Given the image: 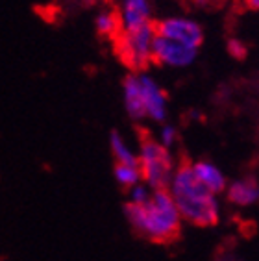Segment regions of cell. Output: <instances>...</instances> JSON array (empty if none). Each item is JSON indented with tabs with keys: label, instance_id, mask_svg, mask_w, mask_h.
Returning <instances> with one entry per match:
<instances>
[{
	"label": "cell",
	"instance_id": "6",
	"mask_svg": "<svg viewBox=\"0 0 259 261\" xmlns=\"http://www.w3.org/2000/svg\"><path fill=\"white\" fill-rule=\"evenodd\" d=\"M196 56V48L187 45H182L178 41H170L154 35L152 41V63L156 65H170V67H184L189 65Z\"/></svg>",
	"mask_w": 259,
	"mask_h": 261
},
{
	"label": "cell",
	"instance_id": "9",
	"mask_svg": "<svg viewBox=\"0 0 259 261\" xmlns=\"http://www.w3.org/2000/svg\"><path fill=\"white\" fill-rule=\"evenodd\" d=\"M122 96H124V108L130 119L141 121L146 117L145 102H143V93L139 86V76L137 72H130L122 82Z\"/></svg>",
	"mask_w": 259,
	"mask_h": 261
},
{
	"label": "cell",
	"instance_id": "8",
	"mask_svg": "<svg viewBox=\"0 0 259 261\" xmlns=\"http://www.w3.org/2000/svg\"><path fill=\"white\" fill-rule=\"evenodd\" d=\"M115 10L120 19V32L137 30L152 20L148 0H119Z\"/></svg>",
	"mask_w": 259,
	"mask_h": 261
},
{
	"label": "cell",
	"instance_id": "10",
	"mask_svg": "<svg viewBox=\"0 0 259 261\" xmlns=\"http://www.w3.org/2000/svg\"><path fill=\"white\" fill-rule=\"evenodd\" d=\"M259 198V186L254 178H246L243 181H235L229 186L228 200L237 206H248Z\"/></svg>",
	"mask_w": 259,
	"mask_h": 261
},
{
	"label": "cell",
	"instance_id": "1",
	"mask_svg": "<svg viewBox=\"0 0 259 261\" xmlns=\"http://www.w3.org/2000/svg\"><path fill=\"white\" fill-rule=\"evenodd\" d=\"M124 213L135 233L158 245H170L182 236V217L169 189H152L145 204L128 202Z\"/></svg>",
	"mask_w": 259,
	"mask_h": 261
},
{
	"label": "cell",
	"instance_id": "18",
	"mask_svg": "<svg viewBox=\"0 0 259 261\" xmlns=\"http://www.w3.org/2000/svg\"><path fill=\"white\" fill-rule=\"evenodd\" d=\"M244 4L250 11H259V0H244Z\"/></svg>",
	"mask_w": 259,
	"mask_h": 261
},
{
	"label": "cell",
	"instance_id": "13",
	"mask_svg": "<svg viewBox=\"0 0 259 261\" xmlns=\"http://www.w3.org/2000/svg\"><path fill=\"white\" fill-rule=\"evenodd\" d=\"M110 146L111 154L115 158V163H124V165H137V156H135L124 137L120 136L119 132L113 130L110 134Z\"/></svg>",
	"mask_w": 259,
	"mask_h": 261
},
{
	"label": "cell",
	"instance_id": "14",
	"mask_svg": "<svg viewBox=\"0 0 259 261\" xmlns=\"http://www.w3.org/2000/svg\"><path fill=\"white\" fill-rule=\"evenodd\" d=\"M115 180L124 191H130L134 186H137L141 181V172L139 165H124V163H115L113 167Z\"/></svg>",
	"mask_w": 259,
	"mask_h": 261
},
{
	"label": "cell",
	"instance_id": "5",
	"mask_svg": "<svg viewBox=\"0 0 259 261\" xmlns=\"http://www.w3.org/2000/svg\"><path fill=\"white\" fill-rule=\"evenodd\" d=\"M154 34L165 37L170 41H178L182 45L198 48L204 43V34L200 30V26L193 20L187 19H163V20H152Z\"/></svg>",
	"mask_w": 259,
	"mask_h": 261
},
{
	"label": "cell",
	"instance_id": "4",
	"mask_svg": "<svg viewBox=\"0 0 259 261\" xmlns=\"http://www.w3.org/2000/svg\"><path fill=\"white\" fill-rule=\"evenodd\" d=\"M152 20L137 30L120 32L113 39L115 52L130 72H146L152 63V41H154Z\"/></svg>",
	"mask_w": 259,
	"mask_h": 261
},
{
	"label": "cell",
	"instance_id": "11",
	"mask_svg": "<svg viewBox=\"0 0 259 261\" xmlns=\"http://www.w3.org/2000/svg\"><path fill=\"white\" fill-rule=\"evenodd\" d=\"M193 169H194V172H196V176H198V180L202 181V184H204V186L208 187L213 195L224 191V186H226L224 176L220 174L213 165L200 161V163L193 165Z\"/></svg>",
	"mask_w": 259,
	"mask_h": 261
},
{
	"label": "cell",
	"instance_id": "3",
	"mask_svg": "<svg viewBox=\"0 0 259 261\" xmlns=\"http://www.w3.org/2000/svg\"><path fill=\"white\" fill-rule=\"evenodd\" d=\"M137 165L141 181H145L150 189H169L174 174V161L169 148L156 141L148 130H141V150L137 156Z\"/></svg>",
	"mask_w": 259,
	"mask_h": 261
},
{
	"label": "cell",
	"instance_id": "12",
	"mask_svg": "<svg viewBox=\"0 0 259 261\" xmlns=\"http://www.w3.org/2000/svg\"><path fill=\"white\" fill-rule=\"evenodd\" d=\"M95 30L102 37L115 39L120 34V19L117 15V10H106L100 11L95 17Z\"/></svg>",
	"mask_w": 259,
	"mask_h": 261
},
{
	"label": "cell",
	"instance_id": "2",
	"mask_svg": "<svg viewBox=\"0 0 259 261\" xmlns=\"http://www.w3.org/2000/svg\"><path fill=\"white\" fill-rule=\"evenodd\" d=\"M169 191L179 217H184L185 221L200 228L219 224V207L213 193L198 180L193 163L185 154H182V161L172 174Z\"/></svg>",
	"mask_w": 259,
	"mask_h": 261
},
{
	"label": "cell",
	"instance_id": "17",
	"mask_svg": "<svg viewBox=\"0 0 259 261\" xmlns=\"http://www.w3.org/2000/svg\"><path fill=\"white\" fill-rule=\"evenodd\" d=\"M194 2L200 6H220L224 0H194Z\"/></svg>",
	"mask_w": 259,
	"mask_h": 261
},
{
	"label": "cell",
	"instance_id": "7",
	"mask_svg": "<svg viewBox=\"0 0 259 261\" xmlns=\"http://www.w3.org/2000/svg\"><path fill=\"white\" fill-rule=\"evenodd\" d=\"M137 76H139L146 117H150L152 121L163 122L167 117V93L145 72H137Z\"/></svg>",
	"mask_w": 259,
	"mask_h": 261
},
{
	"label": "cell",
	"instance_id": "15",
	"mask_svg": "<svg viewBox=\"0 0 259 261\" xmlns=\"http://www.w3.org/2000/svg\"><path fill=\"white\" fill-rule=\"evenodd\" d=\"M228 52L231 58H235V60H244L246 58V54H248V48L244 46V43H241V41L237 39H229L228 41Z\"/></svg>",
	"mask_w": 259,
	"mask_h": 261
},
{
	"label": "cell",
	"instance_id": "16",
	"mask_svg": "<svg viewBox=\"0 0 259 261\" xmlns=\"http://www.w3.org/2000/svg\"><path fill=\"white\" fill-rule=\"evenodd\" d=\"M174 139H176V130L172 126H165L163 132H161V145H163L165 148H169V146L174 143Z\"/></svg>",
	"mask_w": 259,
	"mask_h": 261
}]
</instances>
